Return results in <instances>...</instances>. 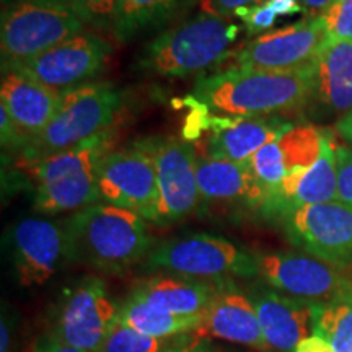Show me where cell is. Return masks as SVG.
Masks as SVG:
<instances>
[{"instance_id":"6da1fadb","label":"cell","mask_w":352,"mask_h":352,"mask_svg":"<svg viewBox=\"0 0 352 352\" xmlns=\"http://www.w3.org/2000/svg\"><path fill=\"white\" fill-rule=\"evenodd\" d=\"M206 107L235 118H271L300 111L314 100L311 64L287 72L232 67L197 80Z\"/></svg>"},{"instance_id":"7a4b0ae2","label":"cell","mask_w":352,"mask_h":352,"mask_svg":"<svg viewBox=\"0 0 352 352\" xmlns=\"http://www.w3.org/2000/svg\"><path fill=\"white\" fill-rule=\"evenodd\" d=\"M65 259L107 274H124L147 259L153 239L147 220L111 204L88 206L65 220Z\"/></svg>"},{"instance_id":"3957f363","label":"cell","mask_w":352,"mask_h":352,"mask_svg":"<svg viewBox=\"0 0 352 352\" xmlns=\"http://www.w3.org/2000/svg\"><path fill=\"white\" fill-rule=\"evenodd\" d=\"M240 26L230 20L199 12L158 34L145 46L140 69L160 77H189L223 59L239 36Z\"/></svg>"},{"instance_id":"277c9868","label":"cell","mask_w":352,"mask_h":352,"mask_svg":"<svg viewBox=\"0 0 352 352\" xmlns=\"http://www.w3.org/2000/svg\"><path fill=\"white\" fill-rule=\"evenodd\" d=\"M111 131L32 164L34 212L52 215L98 204V175L108 155Z\"/></svg>"},{"instance_id":"5b68a950","label":"cell","mask_w":352,"mask_h":352,"mask_svg":"<svg viewBox=\"0 0 352 352\" xmlns=\"http://www.w3.org/2000/svg\"><path fill=\"white\" fill-rule=\"evenodd\" d=\"M121 107V95L109 83H85L63 94L57 114L38 138L23 148L28 165L65 152L109 126Z\"/></svg>"},{"instance_id":"8992f818","label":"cell","mask_w":352,"mask_h":352,"mask_svg":"<svg viewBox=\"0 0 352 352\" xmlns=\"http://www.w3.org/2000/svg\"><path fill=\"white\" fill-rule=\"evenodd\" d=\"M145 270L223 283L232 277L252 279L258 276L253 253L223 236L195 233L164 241L152 248L145 259Z\"/></svg>"},{"instance_id":"52a82bcc","label":"cell","mask_w":352,"mask_h":352,"mask_svg":"<svg viewBox=\"0 0 352 352\" xmlns=\"http://www.w3.org/2000/svg\"><path fill=\"white\" fill-rule=\"evenodd\" d=\"M82 30V20L70 7L41 0H13L2 12V69L28 63L41 52L80 34Z\"/></svg>"},{"instance_id":"ba28073f","label":"cell","mask_w":352,"mask_h":352,"mask_svg":"<svg viewBox=\"0 0 352 352\" xmlns=\"http://www.w3.org/2000/svg\"><path fill=\"white\" fill-rule=\"evenodd\" d=\"M279 217L287 239L307 254L341 271H352V206L333 201Z\"/></svg>"},{"instance_id":"9c48e42d","label":"cell","mask_w":352,"mask_h":352,"mask_svg":"<svg viewBox=\"0 0 352 352\" xmlns=\"http://www.w3.org/2000/svg\"><path fill=\"white\" fill-rule=\"evenodd\" d=\"M258 276L285 296L314 303H327L352 294V279L331 264L311 254L263 252L254 254Z\"/></svg>"},{"instance_id":"30bf717a","label":"cell","mask_w":352,"mask_h":352,"mask_svg":"<svg viewBox=\"0 0 352 352\" xmlns=\"http://www.w3.org/2000/svg\"><path fill=\"white\" fill-rule=\"evenodd\" d=\"M151 155L157 173V226L182 222L201 202L196 178L197 157L191 145L175 138H152L135 142Z\"/></svg>"},{"instance_id":"8fae6325","label":"cell","mask_w":352,"mask_h":352,"mask_svg":"<svg viewBox=\"0 0 352 352\" xmlns=\"http://www.w3.org/2000/svg\"><path fill=\"white\" fill-rule=\"evenodd\" d=\"M118 315L120 305L109 297L103 280L85 277L65 297L50 334L76 349L100 352Z\"/></svg>"},{"instance_id":"7c38bea8","label":"cell","mask_w":352,"mask_h":352,"mask_svg":"<svg viewBox=\"0 0 352 352\" xmlns=\"http://www.w3.org/2000/svg\"><path fill=\"white\" fill-rule=\"evenodd\" d=\"M100 201L157 223L158 188L153 160L138 144L103 158L98 175Z\"/></svg>"},{"instance_id":"4fadbf2b","label":"cell","mask_w":352,"mask_h":352,"mask_svg":"<svg viewBox=\"0 0 352 352\" xmlns=\"http://www.w3.org/2000/svg\"><path fill=\"white\" fill-rule=\"evenodd\" d=\"M111 44L90 33H80L30 59L16 70L57 91H67L85 85L107 64Z\"/></svg>"},{"instance_id":"5bb4252c","label":"cell","mask_w":352,"mask_h":352,"mask_svg":"<svg viewBox=\"0 0 352 352\" xmlns=\"http://www.w3.org/2000/svg\"><path fill=\"white\" fill-rule=\"evenodd\" d=\"M328 33L323 16H307L296 25L254 36L243 44L236 65L243 69L287 72L314 63Z\"/></svg>"},{"instance_id":"9a60e30c","label":"cell","mask_w":352,"mask_h":352,"mask_svg":"<svg viewBox=\"0 0 352 352\" xmlns=\"http://www.w3.org/2000/svg\"><path fill=\"white\" fill-rule=\"evenodd\" d=\"M12 259L21 287L46 284L65 258L64 227L43 217H26L10 232Z\"/></svg>"},{"instance_id":"2e32d148","label":"cell","mask_w":352,"mask_h":352,"mask_svg":"<svg viewBox=\"0 0 352 352\" xmlns=\"http://www.w3.org/2000/svg\"><path fill=\"white\" fill-rule=\"evenodd\" d=\"M192 334L204 340L215 338L259 351L270 349L252 298L243 290L236 289L232 280L219 285L212 300L201 314L199 327Z\"/></svg>"},{"instance_id":"e0dca14e","label":"cell","mask_w":352,"mask_h":352,"mask_svg":"<svg viewBox=\"0 0 352 352\" xmlns=\"http://www.w3.org/2000/svg\"><path fill=\"white\" fill-rule=\"evenodd\" d=\"M270 349L296 352L303 340L314 334L315 303L285 296L266 284L248 290Z\"/></svg>"},{"instance_id":"ac0fdd59","label":"cell","mask_w":352,"mask_h":352,"mask_svg":"<svg viewBox=\"0 0 352 352\" xmlns=\"http://www.w3.org/2000/svg\"><path fill=\"white\" fill-rule=\"evenodd\" d=\"M323 138L324 131L311 124L294 126L246 162L266 191L267 199L277 191L285 176L318 160Z\"/></svg>"},{"instance_id":"d6986e66","label":"cell","mask_w":352,"mask_h":352,"mask_svg":"<svg viewBox=\"0 0 352 352\" xmlns=\"http://www.w3.org/2000/svg\"><path fill=\"white\" fill-rule=\"evenodd\" d=\"M336 144L331 134L324 131L323 147L318 160L307 168L292 171L285 176L277 191L266 201L264 212L283 215L305 206L327 204L338 201V170Z\"/></svg>"},{"instance_id":"ffe728a7","label":"cell","mask_w":352,"mask_h":352,"mask_svg":"<svg viewBox=\"0 0 352 352\" xmlns=\"http://www.w3.org/2000/svg\"><path fill=\"white\" fill-rule=\"evenodd\" d=\"M64 91H57L16 70H2L0 98L25 147L54 120Z\"/></svg>"},{"instance_id":"44dd1931","label":"cell","mask_w":352,"mask_h":352,"mask_svg":"<svg viewBox=\"0 0 352 352\" xmlns=\"http://www.w3.org/2000/svg\"><path fill=\"white\" fill-rule=\"evenodd\" d=\"M196 178L201 201L245 204L264 209L267 195L248 164L214 158H197Z\"/></svg>"},{"instance_id":"7402d4cb","label":"cell","mask_w":352,"mask_h":352,"mask_svg":"<svg viewBox=\"0 0 352 352\" xmlns=\"http://www.w3.org/2000/svg\"><path fill=\"white\" fill-rule=\"evenodd\" d=\"M294 124L280 118H239L215 126L206 145V155L214 160L246 164L264 145L292 129Z\"/></svg>"},{"instance_id":"603a6c76","label":"cell","mask_w":352,"mask_h":352,"mask_svg":"<svg viewBox=\"0 0 352 352\" xmlns=\"http://www.w3.org/2000/svg\"><path fill=\"white\" fill-rule=\"evenodd\" d=\"M220 284L222 283L179 274H157L139 280L131 294L157 310L182 316H196L209 305Z\"/></svg>"},{"instance_id":"cb8c5ba5","label":"cell","mask_w":352,"mask_h":352,"mask_svg":"<svg viewBox=\"0 0 352 352\" xmlns=\"http://www.w3.org/2000/svg\"><path fill=\"white\" fill-rule=\"evenodd\" d=\"M314 100L336 114L352 111V43L327 38L314 63Z\"/></svg>"},{"instance_id":"d4e9b609","label":"cell","mask_w":352,"mask_h":352,"mask_svg":"<svg viewBox=\"0 0 352 352\" xmlns=\"http://www.w3.org/2000/svg\"><path fill=\"white\" fill-rule=\"evenodd\" d=\"M192 3L195 0H120L113 33L120 41H129L175 19Z\"/></svg>"},{"instance_id":"484cf974","label":"cell","mask_w":352,"mask_h":352,"mask_svg":"<svg viewBox=\"0 0 352 352\" xmlns=\"http://www.w3.org/2000/svg\"><path fill=\"white\" fill-rule=\"evenodd\" d=\"M118 320L135 331L153 338H175L195 333L201 323V315L182 316L157 310L134 294H129L120 307Z\"/></svg>"},{"instance_id":"4316f807","label":"cell","mask_w":352,"mask_h":352,"mask_svg":"<svg viewBox=\"0 0 352 352\" xmlns=\"http://www.w3.org/2000/svg\"><path fill=\"white\" fill-rule=\"evenodd\" d=\"M314 334L328 341L334 352H352V294L315 303Z\"/></svg>"},{"instance_id":"83f0119b","label":"cell","mask_w":352,"mask_h":352,"mask_svg":"<svg viewBox=\"0 0 352 352\" xmlns=\"http://www.w3.org/2000/svg\"><path fill=\"white\" fill-rule=\"evenodd\" d=\"M184 336L186 334L175 338L147 336L116 320L100 352H166Z\"/></svg>"},{"instance_id":"f1b7e54d","label":"cell","mask_w":352,"mask_h":352,"mask_svg":"<svg viewBox=\"0 0 352 352\" xmlns=\"http://www.w3.org/2000/svg\"><path fill=\"white\" fill-rule=\"evenodd\" d=\"M120 0H74L72 10L82 23L94 26L95 30L114 28Z\"/></svg>"},{"instance_id":"f546056e","label":"cell","mask_w":352,"mask_h":352,"mask_svg":"<svg viewBox=\"0 0 352 352\" xmlns=\"http://www.w3.org/2000/svg\"><path fill=\"white\" fill-rule=\"evenodd\" d=\"M321 16L328 38L352 43V0H336Z\"/></svg>"},{"instance_id":"4dcf8cb0","label":"cell","mask_w":352,"mask_h":352,"mask_svg":"<svg viewBox=\"0 0 352 352\" xmlns=\"http://www.w3.org/2000/svg\"><path fill=\"white\" fill-rule=\"evenodd\" d=\"M235 15L243 20L250 34H258V36L263 33H267V30L276 23V19L279 16L271 7H267L266 3L240 8V10L235 12Z\"/></svg>"},{"instance_id":"1f68e13d","label":"cell","mask_w":352,"mask_h":352,"mask_svg":"<svg viewBox=\"0 0 352 352\" xmlns=\"http://www.w3.org/2000/svg\"><path fill=\"white\" fill-rule=\"evenodd\" d=\"M336 170H338V201L352 206V148L338 145Z\"/></svg>"},{"instance_id":"d6a6232c","label":"cell","mask_w":352,"mask_h":352,"mask_svg":"<svg viewBox=\"0 0 352 352\" xmlns=\"http://www.w3.org/2000/svg\"><path fill=\"white\" fill-rule=\"evenodd\" d=\"M264 2L266 0H199V6L201 12L228 20L240 8L254 7Z\"/></svg>"},{"instance_id":"836d02e7","label":"cell","mask_w":352,"mask_h":352,"mask_svg":"<svg viewBox=\"0 0 352 352\" xmlns=\"http://www.w3.org/2000/svg\"><path fill=\"white\" fill-rule=\"evenodd\" d=\"M166 352H217L215 347L210 344L209 340L197 338L195 334H186L178 344H175Z\"/></svg>"},{"instance_id":"e575fe53","label":"cell","mask_w":352,"mask_h":352,"mask_svg":"<svg viewBox=\"0 0 352 352\" xmlns=\"http://www.w3.org/2000/svg\"><path fill=\"white\" fill-rule=\"evenodd\" d=\"M34 352H85L80 349H76V347H70L64 342L54 340L50 333L46 336H43L41 340L38 341L36 347H34Z\"/></svg>"},{"instance_id":"d590c367","label":"cell","mask_w":352,"mask_h":352,"mask_svg":"<svg viewBox=\"0 0 352 352\" xmlns=\"http://www.w3.org/2000/svg\"><path fill=\"white\" fill-rule=\"evenodd\" d=\"M296 352H334L333 347L329 346L328 341H324L323 338L315 336H308L307 340H303L300 344L297 346Z\"/></svg>"},{"instance_id":"8d00e7d4","label":"cell","mask_w":352,"mask_h":352,"mask_svg":"<svg viewBox=\"0 0 352 352\" xmlns=\"http://www.w3.org/2000/svg\"><path fill=\"white\" fill-rule=\"evenodd\" d=\"M267 7H271L277 15H294L303 10L300 0H266Z\"/></svg>"},{"instance_id":"74e56055","label":"cell","mask_w":352,"mask_h":352,"mask_svg":"<svg viewBox=\"0 0 352 352\" xmlns=\"http://www.w3.org/2000/svg\"><path fill=\"white\" fill-rule=\"evenodd\" d=\"M336 0H300L303 10L308 12V16H321L328 12Z\"/></svg>"},{"instance_id":"f35d334b","label":"cell","mask_w":352,"mask_h":352,"mask_svg":"<svg viewBox=\"0 0 352 352\" xmlns=\"http://www.w3.org/2000/svg\"><path fill=\"white\" fill-rule=\"evenodd\" d=\"M336 132L341 139H344L347 144L352 145V111L341 116V120L336 122Z\"/></svg>"},{"instance_id":"ab89813d","label":"cell","mask_w":352,"mask_h":352,"mask_svg":"<svg viewBox=\"0 0 352 352\" xmlns=\"http://www.w3.org/2000/svg\"><path fill=\"white\" fill-rule=\"evenodd\" d=\"M0 352H12V329L6 318H2L0 327Z\"/></svg>"},{"instance_id":"60d3db41","label":"cell","mask_w":352,"mask_h":352,"mask_svg":"<svg viewBox=\"0 0 352 352\" xmlns=\"http://www.w3.org/2000/svg\"><path fill=\"white\" fill-rule=\"evenodd\" d=\"M41 2H51V3H57V6H64L70 8L74 6V0H41Z\"/></svg>"}]
</instances>
